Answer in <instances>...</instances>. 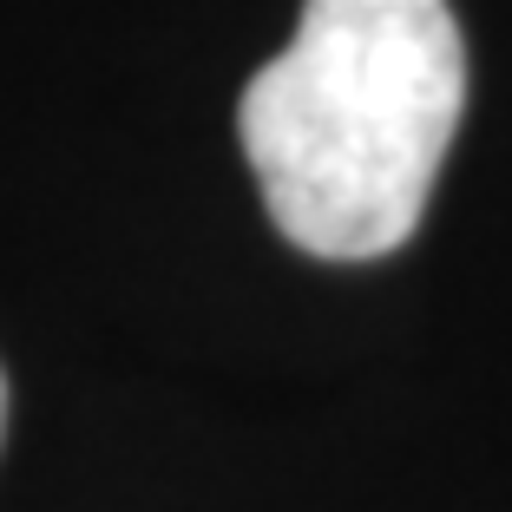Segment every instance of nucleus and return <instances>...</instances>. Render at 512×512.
Masks as SVG:
<instances>
[{
	"label": "nucleus",
	"instance_id": "nucleus-1",
	"mask_svg": "<svg viewBox=\"0 0 512 512\" xmlns=\"http://www.w3.org/2000/svg\"><path fill=\"white\" fill-rule=\"evenodd\" d=\"M467 112L447 0H302L296 40L256 66L237 138L270 224L322 263H375L427 217Z\"/></svg>",
	"mask_w": 512,
	"mask_h": 512
},
{
	"label": "nucleus",
	"instance_id": "nucleus-2",
	"mask_svg": "<svg viewBox=\"0 0 512 512\" xmlns=\"http://www.w3.org/2000/svg\"><path fill=\"white\" fill-rule=\"evenodd\" d=\"M0 427H7V381H0Z\"/></svg>",
	"mask_w": 512,
	"mask_h": 512
}]
</instances>
